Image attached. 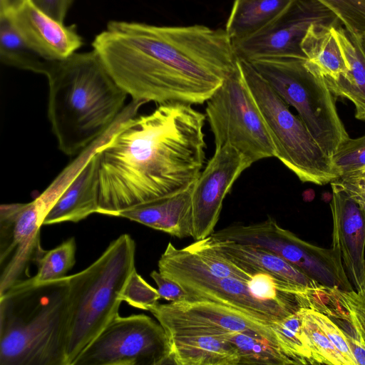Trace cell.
Wrapping results in <instances>:
<instances>
[{"label": "cell", "mask_w": 365, "mask_h": 365, "mask_svg": "<svg viewBox=\"0 0 365 365\" xmlns=\"http://www.w3.org/2000/svg\"><path fill=\"white\" fill-rule=\"evenodd\" d=\"M103 66L133 101L206 103L236 68L225 29L111 21L92 42Z\"/></svg>", "instance_id": "cell-1"}, {"label": "cell", "mask_w": 365, "mask_h": 365, "mask_svg": "<svg viewBox=\"0 0 365 365\" xmlns=\"http://www.w3.org/2000/svg\"><path fill=\"white\" fill-rule=\"evenodd\" d=\"M206 115L192 105H158L127 120L96 153L98 213L118 212L190 186L205 163Z\"/></svg>", "instance_id": "cell-2"}, {"label": "cell", "mask_w": 365, "mask_h": 365, "mask_svg": "<svg viewBox=\"0 0 365 365\" xmlns=\"http://www.w3.org/2000/svg\"><path fill=\"white\" fill-rule=\"evenodd\" d=\"M48 81V116L58 148L78 155L116 120L128 95L93 50L57 61Z\"/></svg>", "instance_id": "cell-3"}, {"label": "cell", "mask_w": 365, "mask_h": 365, "mask_svg": "<svg viewBox=\"0 0 365 365\" xmlns=\"http://www.w3.org/2000/svg\"><path fill=\"white\" fill-rule=\"evenodd\" d=\"M68 284L24 279L0 294V364L66 365Z\"/></svg>", "instance_id": "cell-4"}, {"label": "cell", "mask_w": 365, "mask_h": 365, "mask_svg": "<svg viewBox=\"0 0 365 365\" xmlns=\"http://www.w3.org/2000/svg\"><path fill=\"white\" fill-rule=\"evenodd\" d=\"M135 243L128 234L113 240L83 270L67 276L68 316L66 365L82 352L117 317L121 294L135 268Z\"/></svg>", "instance_id": "cell-5"}, {"label": "cell", "mask_w": 365, "mask_h": 365, "mask_svg": "<svg viewBox=\"0 0 365 365\" xmlns=\"http://www.w3.org/2000/svg\"><path fill=\"white\" fill-rule=\"evenodd\" d=\"M245 82L274 145L276 155L303 182L330 183L339 175L331 158L316 142L303 121L247 61L238 60Z\"/></svg>", "instance_id": "cell-6"}, {"label": "cell", "mask_w": 365, "mask_h": 365, "mask_svg": "<svg viewBox=\"0 0 365 365\" xmlns=\"http://www.w3.org/2000/svg\"><path fill=\"white\" fill-rule=\"evenodd\" d=\"M307 59L263 58L250 62L279 96L295 108L316 142L331 158L349 135L334 96Z\"/></svg>", "instance_id": "cell-7"}, {"label": "cell", "mask_w": 365, "mask_h": 365, "mask_svg": "<svg viewBox=\"0 0 365 365\" xmlns=\"http://www.w3.org/2000/svg\"><path fill=\"white\" fill-rule=\"evenodd\" d=\"M215 147L229 144L252 163L275 157L274 145L239 62L206 102Z\"/></svg>", "instance_id": "cell-8"}, {"label": "cell", "mask_w": 365, "mask_h": 365, "mask_svg": "<svg viewBox=\"0 0 365 365\" xmlns=\"http://www.w3.org/2000/svg\"><path fill=\"white\" fill-rule=\"evenodd\" d=\"M163 326L145 314L120 315L82 352L73 365L170 364Z\"/></svg>", "instance_id": "cell-9"}, {"label": "cell", "mask_w": 365, "mask_h": 365, "mask_svg": "<svg viewBox=\"0 0 365 365\" xmlns=\"http://www.w3.org/2000/svg\"><path fill=\"white\" fill-rule=\"evenodd\" d=\"M315 24L342 25L336 14L317 0H293L273 22L257 34L233 42L238 60L294 58L307 59L302 48L309 29Z\"/></svg>", "instance_id": "cell-10"}, {"label": "cell", "mask_w": 365, "mask_h": 365, "mask_svg": "<svg viewBox=\"0 0 365 365\" xmlns=\"http://www.w3.org/2000/svg\"><path fill=\"white\" fill-rule=\"evenodd\" d=\"M149 312L163 326L168 336L248 332L262 336L278 346L272 323L215 302L193 299L158 303Z\"/></svg>", "instance_id": "cell-11"}, {"label": "cell", "mask_w": 365, "mask_h": 365, "mask_svg": "<svg viewBox=\"0 0 365 365\" xmlns=\"http://www.w3.org/2000/svg\"><path fill=\"white\" fill-rule=\"evenodd\" d=\"M252 163L229 144L215 147L214 155L192 184L191 237L203 240L214 232L223 200L234 182Z\"/></svg>", "instance_id": "cell-12"}, {"label": "cell", "mask_w": 365, "mask_h": 365, "mask_svg": "<svg viewBox=\"0 0 365 365\" xmlns=\"http://www.w3.org/2000/svg\"><path fill=\"white\" fill-rule=\"evenodd\" d=\"M41 225L32 202L0 206V294L26 279L31 263L44 253Z\"/></svg>", "instance_id": "cell-13"}, {"label": "cell", "mask_w": 365, "mask_h": 365, "mask_svg": "<svg viewBox=\"0 0 365 365\" xmlns=\"http://www.w3.org/2000/svg\"><path fill=\"white\" fill-rule=\"evenodd\" d=\"M331 185V248L340 255L355 290L365 289V211L342 190Z\"/></svg>", "instance_id": "cell-14"}, {"label": "cell", "mask_w": 365, "mask_h": 365, "mask_svg": "<svg viewBox=\"0 0 365 365\" xmlns=\"http://www.w3.org/2000/svg\"><path fill=\"white\" fill-rule=\"evenodd\" d=\"M4 15L8 16L24 41L48 60H66L83 44L75 25L65 26L32 0H27L16 10Z\"/></svg>", "instance_id": "cell-15"}, {"label": "cell", "mask_w": 365, "mask_h": 365, "mask_svg": "<svg viewBox=\"0 0 365 365\" xmlns=\"http://www.w3.org/2000/svg\"><path fill=\"white\" fill-rule=\"evenodd\" d=\"M171 279L180 284L195 299L215 302L264 322L272 323L293 313L277 304L258 299L247 281L212 277H176Z\"/></svg>", "instance_id": "cell-16"}, {"label": "cell", "mask_w": 365, "mask_h": 365, "mask_svg": "<svg viewBox=\"0 0 365 365\" xmlns=\"http://www.w3.org/2000/svg\"><path fill=\"white\" fill-rule=\"evenodd\" d=\"M202 240L219 255L254 273L267 272L289 283L317 292H324L327 288L284 259L262 247L220 240L211 235Z\"/></svg>", "instance_id": "cell-17"}, {"label": "cell", "mask_w": 365, "mask_h": 365, "mask_svg": "<svg viewBox=\"0 0 365 365\" xmlns=\"http://www.w3.org/2000/svg\"><path fill=\"white\" fill-rule=\"evenodd\" d=\"M192 188V184L177 192L121 210L114 217L126 218L179 238L191 237Z\"/></svg>", "instance_id": "cell-18"}, {"label": "cell", "mask_w": 365, "mask_h": 365, "mask_svg": "<svg viewBox=\"0 0 365 365\" xmlns=\"http://www.w3.org/2000/svg\"><path fill=\"white\" fill-rule=\"evenodd\" d=\"M98 163L96 153L61 195L46 215L43 225L77 222L98 213Z\"/></svg>", "instance_id": "cell-19"}, {"label": "cell", "mask_w": 365, "mask_h": 365, "mask_svg": "<svg viewBox=\"0 0 365 365\" xmlns=\"http://www.w3.org/2000/svg\"><path fill=\"white\" fill-rule=\"evenodd\" d=\"M170 364L237 365L240 354L223 335L190 334L168 336Z\"/></svg>", "instance_id": "cell-20"}, {"label": "cell", "mask_w": 365, "mask_h": 365, "mask_svg": "<svg viewBox=\"0 0 365 365\" xmlns=\"http://www.w3.org/2000/svg\"><path fill=\"white\" fill-rule=\"evenodd\" d=\"M335 30L349 69L336 79L321 77L334 96L346 98L354 104L356 118L365 121V56L357 36L342 25Z\"/></svg>", "instance_id": "cell-21"}, {"label": "cell", "mask_w": 365, "mask_h": 365, "mask_svg": "<svg viewBox=\"0 0 365 365\" xmlns=\"http://www.w3.org/2000/svg\"><path fill=\"white\" fill-rule=\"evenodd\" d=\"M336 26L312 25L302 43L308 68L320 76L332 79L345 76L349 69L336 34Z\"/></svg>", "instance_id": "cell-22"}, {"label": "cell", "mask_w": 365, "mask_h": 365, "mask_svg": "<svg viewBox=\"0 0 365 365\" xmlns=\"http://www.w3.org/2000/svg\"><path fill=\"white\" fill-rule=\"evenodd\" d=\"M293 0H235L225 31L232 42L249 38L269 26Z\"/></svg>", "instance_id": "cell-23"}, {"label": "cell", "mask_w": 365, "mask_h": 365, "mask_svg": "<svg viewBox=\"0 0 365 365\" xmlns=\"http://www.w3.org/2000/svg\"><path fill=\"white\" fill-rule=\"evenodd\" d=\"M0 59L6 66L46 76L59 61L44 58L29 46L4 14H0Z\"/></svg>", "instance_id": "cell-24"}, {"label": "cell", "mask_w": 365, "mask_h": 365, "mask_svg": "<svg viewBox=\"0 0 365 365\" xmlns=\"http://www.w3.org/2000/svg\"><path fill=\"white\" fill-rule=\"evenodd\" d=\"M224 338L240 354V364H295L279 348L267 339L248 332H229Z\"/></svg>", "instance_id": "cell-25"}, {"label": "cell", "mask_w": 365, "mask_h": 365, "mask_svg": "<svg viewBox=\"0 0 365 365\" xmlns=\"http://www.w3.org/2000/svg\"><path fill=\"white\" fill-rule=\"evenodd\" d=\"M279 349L295 364H314L299 309L271 324Z\"/></svg>", "instance_id": "cell-26"}, {"label": "cell", "mask_w": 365, "mask_h": 365, "mask_svg": "<svg viewBox=\"0 0 365 365\" xmlns=\"http://www.w3.org/2000/svg\"><path fill=\"white\" fill-rule=\"evenodd\" d=\"M76 250L75 238L71 237L56 247L45 251L36 264L38 269L33 277L35 282L42 283L66 277L75 264Z\"/></svg>", "instance_id": "cell-27"}, {"label": "cell", "mask_w": 365, "mask_h": 365, "mask_svg": "<svg viewBox=\"0 0 365 365\" xmlns=\"http://www.w3.org/2000/svg\"><path fill=\"white\" fill-rule=\"evenodd\" d=\"M299 312L303 330L310 341L314 364L347 365L342 355L312 319L307 308L301 307Z\"/></svg>", "instance_id": "cell-28"}, {"label": "cell", "mask_w": 365, "mask_h": 365, "mask_svg": "<svg viewBox=\"0 0 365 365\" xmlns=\"http://www.w3.org/2000/svg\"><path fill=\"white\" fill-rule=\"evenodd\" d=\"M331 291L341 319L348 321L355 337L365 347V289L342 291L335 287Z\"/></svg>", "instance_id": "cell-29"}, {"label": "cell", "mask_w": 365, "mask_h": 365, "mask_svg": "<svg viewBox=\"0 0 365 365\" xmlns=\"http://www.w3.org/2000/svg\"><path fill=\"white\" fill-rule=\"evenodd\" d=\"M334 12L344 27L359 37L365 34V0H317Z\"/></svg>", "instance_id": "cell-30"}, {"label": "cell", "mask_w": 365, "mask_h": 365, "mask_svg": "<svg viewBox=\"0 0 365 365\" xmlns=\"http://www.w3.org/2000/svg\"><path fill=\"white\" fill-rule=\"evenodd\" d=\"M331 160L339 176L364 169L365 135L346 140L331 157Z\"/></svg>", "instance_id": "cell-31"}, {"label": "cell", "mask_w": 365, "mask_h": 365, "mask_svg": "<svg viewBox=\"0 0 365 365\" xmlns=\"http://www.w3.org/2000/svg\"><path fill=\"white\" fill-rule=\"evenodd\" d=\"M158 289L150 286L135 269L121 294V299L137 309L149 311L158 303Z\"/></svg>", "instance_id": "cell-32"}, {"label": "cell", "mask_w": 365, "mask_h": 365, "mask_svg": "<svg viewBox=\"0 0 365 365\" xmlns=\"http://www.w3.org/2000/svg\"><path fill=\"white\" fill-rule=\"evenodd\" d=\"M307 310L312 319L344 358L347 365H357L349 349L344 331L327 314L311 308H307Z\"/></svg>", "instance_id": "cell-33"}, {"label": "cell", "mask_w": 365, "mask_h": 365, "mask_svg": "<svg viewBox=\"0 0 365 365\" xmlns=\"http://www.w3.org/2000/svg\"><path fill=\"white\" fill-rule=\"evenodd\" d=\"M342 190L365 211V170L341 175L330 182Z\"/></svg>", "instance_id": "cell-34"}, {"label": "cell", "mask_w": 365, "mask_h": 365, "mask_svg": "<svg viewBox=\"0 0 365 365\" xmlns=\"http://www.w3.org/2000/svg\"><path fill=\"white\" fill-rule=\"evenodd\" d=\"M150 277L158 286V292L160 298L171 302L195 299L193 296L180 284L163 275L159 271H153L150 273Z\"/></svg>", "instance_id": "cell-35"}, {"label": "cell", "mask_w": 365, "mask_h": 365, "mask_svg": "<svg viewBox=\"0 0 365 365\" xmlns=\"http://www.w3.org/2000/svg\"><path fill=\"white\" fill-rule=\"evenodd\" d=\"M47 14L64 23V20L74 0H32Z\"/></svg>", "instance_id": "cell-36"}, {"label": "cell", "mask_w": 365, "mask_h": 365, "mask_svg": "<svg viewBox=\"0 0 365 365\" xmlns=\"http://www.w3.org/2000/svg\"><path fill=\"white\" fill-rule=\"evenodd\" d=\"M349 349L357 365H365V347L359 341L347 331H344Z\"/></svg>", "instance_id": "cell-37"}, {"label": "cell", "mask_w": 365, "mask_h": 365, "mask_svg": "<svg viewBox=\"0 0 365 365\" xmlns=\"http://www.w3.org/2000/svg\"><path fill=\"white\" fill-rule=\"evenodd\" d=\"M27 0H0V14H9L19 9Z\"/></svg>", "instance_id": "cell-38"}, {"label": "cell", "mask_w": 365, "mask_h": 365, "mask_svg": "<svg viewBox=\"0 0 365 365\" xmlns=\"http://www.w3.org/2000/svg\"><path fill=\"white\" fill-rule=\"evenodd\" d=\"M360 47L365 56V34L358 37Z\"/></svg>", "instance_id": "cell-39"}, {"label": "cell", "mask_w": 365, "mask_h": 365, "mask_svg": "<svg viewBox=\"0 0 365 365\" xmlns=\"http://www.w3.org/2000/svg\"><path fill=\"white\" fill-rule=\"evenodd\" d=\"M364 170H365V168H364Z\"/></svg>", "instance_id": "cell-40"}]
</instances>
